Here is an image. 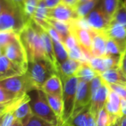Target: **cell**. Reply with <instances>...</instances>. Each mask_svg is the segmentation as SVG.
<instances>
[{"label":"cell","instance_id":"cb8c5ba5","mask_svg":"<svg viewBox=\"0 0 126 126\" xmlns=\"http://www.w3.org/2000/svg\"><path fill=\"white\" fill-rule=\"evenodd\" d=\"M91 113V105L83 109L78 114L71 117L68 121L63 124L70 126H86L89 115Z\"/></svg>","mask_w":126,"mask_h":126},{"label":"cell","instance_id":"f907efd6","mask_svg":"<svg viewBox=\"0 0 126 126\" xmlns=\"http://www.w3.org/2000/svg\"><path fill=\"white\" fill-rule=\"evenodd\" d=\"M68 126V125H66V124H63V125H62V126Z\"/></svg>","mask_w":126,"mask_h":126},{"label":"cell","instance_id":"e0dca14e","mask_svg":"<svg viewBox=\"0 0 126 126\" xmlns=\"http://www.w3.org/2000/svg\"><path fill=\"white\" fill-rule=\"evenodd\" d=\"M105 108L107 111L114 117L118 118H122L123 117L121 109V97L111 89L105 104Z\"/></svg>","mask_w":126,"mask_h":126},{"label":"cell","instance_id":"ee69618b","mask_svg":"<svg viewBox=\"0 0 126 126\" xmlns=\"http://www.w3.org/2000/svg\"><path fill=\"white\" fill-rule=\"evenodd\" d=\"M121 67L123 69L125 74L126 75V52H125V54L123 55V59H122V64H121Z\"/></svg>","mask_w":126,"mask_h":126},{"label":"cell","instance_id":"6da1fadb","mask_svg":"<svg viewBox=\"0 0 126 126\" xmlns=\"http://www.w3.org/2000/svg\"><path fill=\"white\" fill-rule=\"evenodd\" d=\"M28 24L20 5L10 0H0V32L10 31L19 35Z\"/></svg>","mask_w":126,"mask_h":126},{"label":"cell","instance_id":"9a60e30c","mask_svg":"<svg viewBox=\"0 0 126 126\" xmlns=\"http://www.w3.org/2000/svg\"><path fill=\"white\" fill-rule=\"evenodd\" d=\"M106 35L116 41L122 47L124 53L126 52V27L111 21V24L106 31Z\"/></svg>","mask_w":126,"mask_h":126},{"label":"cell","instance_id":"30bf717a","mask_svg":"<svg viewBox=\"0 0 126 126\" xmlns=\"http://www.w3.org/2000/svg\"><path fill=\"white\" fill-rule=\"evenodd\" d=\"M92 95L91 90V83L79 79L75 108L71 117L78 114L83 109L92 104Z\"/></svg>","mask_w":126,"mask_h":126},{"label":"cell","instance_id":"f35d334b","mask_svg":"<svg viewBox=\"0 0 126 126\" xmlns=\"http://www.w3.org/2000/svg\"><path fill=\"white\" fill-rule=\"evenodd\" d=\"M103 83V79L101 77L100 75H97L96 78H94L92 82H91V90H92V97L96 94L102 84Z\"/></svg>","mask_w":126,"mask_h":126},{"label":"cell","instance_id":"ffe728a7","mask_svg":"<svg viewBox=\"0 0 126 126\" xmlns=\"http://www.w3.org/2000/svg\"><path fill=\"white\" fill-rule=\"evenodd\" d=\"M82 62L73 60L72 58L67 59L59 66L58 74L61 78H67L75 76Z\"/></svg>","mask_w":126,"mask_h":126},{"label":"cell","instance_id":"7bdbcfd3","mask_svg":"<svg viewBox=\"0 0 126 126\" xmlns=\"http://www.w3.org/2000/svg\"><path fill=\"white\" fill-rule=\"evenodd\" d=\"M121 109L123 117H126V100L121 98Z\"/></svg>","mask_w":126,"mask_h":126},{"label":"cell","instance_id":"b9f144b4","mask_svg":"<svg viewBox=\"0 0 126 126\" xmlns=\"http://www.w3.org/2000/svg\"><path fill=\"white\" fill-rule=\"evenodd\" d=\"M62 3L66 5L75 8V7L78 4V0H62Z\"/></svg>","mask_w":126,"mask_h":126},{"label":"cell","instance_id":"f1b7e54d","mask_svg":"<svg viewBox=\"0 0 126 126\" xmlns=\"http://www.w3.org/2000/svg\"><path fill=\"white\" fill-rule=\"evenodd\" d=\"M46 96H47L48 103L51 109H52L54 113L56 114V116L58 117L60 120V124H61V120L63 111V97L55 96V95H50L48 94H46Z\"/></svg>","mask_w":126,"mask_h":126},{"label":"cell","instance_id":"bcb514c9","mask_svg":"<svg viewBox=\"0 0 126 126\" xmlns=\"http://www.w3.org/2000/svg\"><path fill=\"white\" fill-rule=\"evenodd\" d=\"M10 1H13V2H15V3H16L17 4L20 5V6L22 7V5H23V4H24V2L25 0H10Z\"/></svg>","mask_w":126,"mask_h":126},{"label":"cell","instance_id":"4316f807","mask_svg":"<svg viewBox=\"0 0 126 126\" xmlns=\"http://www.w3.org/2000/svg\"><path fill=\"white\" fill-rule=\"evenodd\" d=\"M52 38L53 47H54L55 57H56L58 63L60 66L61 63H63L64 61H66L67 59L69 58V53L65 45L63 44L61 40L53 38Z\"/></svg>","mask_w":126,"mask_h":126},{"label":"cell","instance_id":"484cf974","mask_svg":"<svg viewBox=\"0 0 126 126\" xmlns=\"http://www.w3.org/2000/svg\"><path fill=\"white\" fill-rule=\"evenodd\" d=\"M47 22L49 23L61 35L62 41L71 34V23L61 21L52 18H48Z\"/></svg>","mask_w":126,"mask_h":126},{"label":"cell","instance_id":"836d02e7","mask_svg":"<svg viewBox=\"0 0 126 126\" xmlns=\"http://www.w3.org/2000/svg\"><path fill=\"white\" fill-rule=\"evenodd\" d=\"M89 63L92 67V69L99 75H102L105 72L108 71L105 57L92 58L89 61Z\"/></svg>","mask_w":126,"mask_h":126},{"label":"cell","instance_id":"ac0fdd59","mask_svg":"<svg viewBox=\"0 0 126 126\" xmlns=\"http://www.w3.org/2000/svg\"><path fill=\"white\" fill-rule=\"evenodd\" d=\"M100 75L109 84H115L126 88V75L122 67L109 69Z\"/></svg>","mask_w":126,"mask_h":126},{"label":"cell","instance_id":"d6986e66","mask_svg":"<svg viewBox=\"0 0 126 126\" xmlns=\"http://www.w3.org/2000/svg\"><path fill=\"white\" fill-rule=\"evenodd\" d=\"M41 90L46 94L63 97V83L59 75H52L44 84Z\"/></svg>","mask_w":126,"mask_h":126},{"label":"cell","instance_id":"f6af8a7d","mask_svg":"<svg viewBox=\"0 0 126 126\" xmlns=\"http://www.w3.org/2000/svg\"><path fill=\"white\" fill-rule=\"evenodd\" d=\"M120 126H126V117H123L121 118Z\"/></svg>","mask_w":126,"mask_h":126},{"label":"cell","instance_id":"681fc988","mask_svg":"<svg viewBox=\"0 0 126 126\" xmlns=\"http://www.w3.org/2000/svg\"><path fill=\"white\" fill-rule=\"evenodd\" d=\"M89 1V0H78V4L82 3V2H84V1Z\"/></svg>","mask_w":126,"mask_h":126},{"label":"cell","instance_id":"52a82bcc","mask_svg":"<svg viewBox=\"0 0 126 126\" xmlns=\"http://www.w3.org/2000/svg\"><path fill=\"white\" fill-rule=\"evenodd\" d=\"M0 87L18 95L27 94L30 91L34 90L26 73L20 76H15L1 80Z\"/></svg>","mask_w":126,"mask_h":126},{"label":"cell","instance_id":"2e32d148","mask_svg":"<svg viewBox=\"0 0 126 126\" xmlns=\"http://www.w3.org/2000/svg\"><path fill=\"white\" fill-rule=\"evenodd\" d=\"M38 25V30L41 33L43 43H44V50H45V54L47 60L53 65L55 69L58 73V69H59V65L58 63L55 54V50H54V47L52 44V38L49 33L39 24ZM59 75V74H58Z\"/></svg>","mask_w":126,"mask_h":126},{"label":"cell","instance_id":"83f0119b","mask_svg":"<svg viewBox=\"0 0 126 126\" xmlns=\"http://www.w3.org/2000/svg\"><path fill=\"white\" fill-rule=\"evenodd\" d=\"M49 11L50 9L47 7L44 1L41 0L32 21H34L40 26L44 25L47 22V18H49Z\"/></svg>","mask_w":126,"mask_h":126},{"label":"cell","instance_id":"7c38bea8","mask_svg":"<svg viewBox=\"0 0 126 126\" xmlns=\"http://www.w3.org/2000/svg\"><path fill=\"white\" fill-rule=\"evenodd\" d=\"M49 18L67 23H72L80 19L76 13L75 8L66 5L63 3L52 9H50Z\"/></svg>","mask_w":126,"mask_h":126},{"label":"cell","instance_id":"74e56055","mask_svg":"<svg viewBox=\"0 0 126 126\" xmlns=\"http://www.w3.org/2000/svg\"><path fill=\"white\" fill-rule=\"evenodd\" d=\"M16 120L13 112L7 113L1 116V126H10Z\"/></svg>","mask_w":126,"mask_h":126},{"label":"cell","instance_id":"c3c4849f","mask_svg":"<svg viewBox=\"0 0 126 126\" xmlns=\"http://www.w3.org/2000/svg\"><path fill=\"white\" fill-rule=\"evenodd\" d=\"M121 120V119H120ZM120 120L117 122V123H116L115 124H114V125H112V126H120Z\"/></svg>","mask_w":126,"mask_h":126},{"label":"cell","instance_id":"277c9868","mask_svg":"<svg viewBox=\"0 0 126 126\" xmlns=\"http://www.w3.org/2000/svg\"><path fill=\"white\" fill-rule=\"evenodd\" d=\"M27 94L30 97V104L34 115L44 119L54 126H60V120L51 109L44 92L41 89H35Z\"/></svg>","mask_w":126,"mask_h":126},{"label":"cell","instance_id":"e575fe53","mask_svg":"<svg viewBox=\"0 0 126 126\" xmlns=\"http://www.w3.org/2000/svg\"><path fill=\"white\" fill-rule=\"evenodd\" d=\"M111 21H115L126 27V6L124 2L122 1Z\"/></svg>","mask_w":126,"mask_h":126},{"label":"cell","instance_id":"7402d4cb","mask_svg":"<svg viewBox=\"0 0 126 126\" xmlns=\"http://www.w3.org/2000/svg\"><path fill=\"white\" fill-rule=\"evenodd\" d=\"M97 75H99V74L92 69L89 62H82L75 75V76L80 80L88 83H91L92 80Z\"/></svg>","mask_w":126,"mask_h":126},{"label":"cell","instance_id":"3957f363","mask_svg":"<svg viewBox=\"0 0 126 126\" xmlns=\"http://www.w3.org/2000/svg\"><path fill=\"white\" fill-rule=\"evenodd\" d=\"M58 72L53 65L47 59L36 60L28 62V67L26 72L30 83L34 90L41 89L44 84Z\"/></svg>","mask_w":126,"mask_h":126},{"label":"cell","instance_id":"d4e9b609","mask_svg":"<svg viewBox=\"0 0 126 126\" xmlns=\"http://www.w3.org/2000/svg\"><path fill=\"white\" fill-rule=\"evenodd\" d=\"M100 0H89L78 4L75 7L76 13L80 19H83L94 9H95L100 3Z\"/></svg>","mask_w":126,"mask_h":126},{"label":"cell","instance_id":"4dcf8cb0","mask_svg":"<svg viewBox=\"0 0 126 126\" xmlns=\"http://www.w3.org/2000/svg\"><path fill=\"white\" fill-rule=\"evenodd\" d=\"M124 52L120 45L114 39L107 36L106 41V55L107 56H118L123 57Z\"/></svg>","mask_w":126,"mask_h":126},{"label":"cell","instance_id":"ab89813d","mask_svg":"<svg viewBox=\"0 0 126 126\" xmlns=\"http://www.w3.org/2000/svg\"><path fill=\"white\" fill-rule=\"evenodd\" d=\"M47 7L49 9H52L62 3V0H44Z\"/></svg>","mask_w":126,"mask_h":126},{"label":"cell","instance_id":"8992f818","mask_svg":"<svg viewBox=\"0 0 126 126\" xmlns=\"http://www.w3.org/2000/svg\"><path fill=\"white\" fill-rule=\"evenodd\" d=\"M111 21L99 6L94 9L83 19H79V23L82 26L92 30L102 32H106Z\"/></svg>","mask_w":126,"mask_h":126},{"label":"cell","instance_id":"60d3db41","mask_svg":"<svg viewBox=\"0 0 126 126\" xmlns=\"http://www.w3.org/2000/svg\"><path fill=\"white\" fill-rule=\"evenodd\" d=\"M86 126H97V120H95V118L92 116L91 113L88 117Z\"/></svg>","mask_w":126,"mask_h":126},{"label":"cell","instance_id":"5bb4252c","mask_svg":"<svg viewBox=\"0 0 126 126\" xmlns=\"http://www.w3.org/2000/svg\"><path fill=\"white\" fill-rule=\"evenodd\" d=\"M92 49L93 58H103L106 56L107 35L105 32L92 30Z\"/></svg>","mask_w":126,"mask_h":126},{"label":"cell","instance_id":"816d5d0a","mask_svg":"<svg viewBox=\"0 0 126 126\" xmlns=\"http://www.w3.org/2000/svg\"><path fill=\"white\" fill-rule=\"evenodd\" d=\"M124 4H125V5L126 6V0H125V2H124Z\"/></svg>","mask_w":126,"mask_h":126},{"label":"cell","instance_id":"5b68a950","mask_svg":"<svg viewBox=\"0 0 126 126\" xmlns=\"http://www.w3.org/2000/svg\"><path fill=\"white\" fill-rule=\"evenodd\" d=\"M61 79L63 83V111L61 120L60 126L68 121V120L71 117L73 113L79 83V78H78L76 76Z\"/></svg>","mask_w":126,"mask_h":126},{"label":"cell","instance_id":"7a4b0ae2","mask_svg":"<svg viewBox=\"0 0 126 126\" xmlns=\"http://www.w3.org/2000/svg\"><path fill=\"white\" fill-rule=\"evenodd\" d=\"M19 38L26 51L28 62L40 59L47 60L37 23L31 21L19 34Z\"/></svg>","mask_w":126,"mask_h":126},{"label":"cell","instance_id":"7dc6e473","mask_svg":"<svg viewBox=\"0 0 126 126\" xmlns=\"http://www.w3.org/2000/svg\"><path fill=\"white\" fill-rule=\"evenodd\" d=\"M10 126H23V124H22L19 120H16L13 123V124Z\"/></svg>","mask_w":126,"mask_h":126},{"label":"cell","instance_id":"4fadbf2b","mask_svg":"<svg viewBox=\"0 0 126 126\" xmlns=\"http://www.w3.org/2000/svg\"><path fill=\"white\" fill-rule=\"evenodd\" d=\"M110 88L107 83L103 80V83L96 93V94L92 97L91 104V114L97 120L99 112L105 107L106 102L107 100Z\"/></svg>","mask_w":126,"mask_h":126},{"label":"cell","instance_id":"ba28073f","mask_svg":"<svg viewBox=\"0 0 126 126\" xmlns=\"http://www.w3.org/2000/svg\"><path fill=\"white\" fill-rule=\"evenodd\" d=\"M1 54H4L10 61L21 66L26 71L28 67V59L24 47L19 37L13 43L6 47L3 50H0Z\"/></svg>","mask_w":126,"mask_h":126},{"label":"cell","instance_id":"9c48e42d","mask_svg":"<svg viewBox=\"0 0 126 126\" xmlns=\"http://www.w3.org/2000/svg\"><path fill=\"white\" fill-rule=\"evenodd\" d=\"M71 32L77 39L80 46L88 55V56L90 58H93L92 53V30L82 26L79 23V20H77L71 23Z\"/></svg>","mask_w":126,"mask_h":126},{"label":"cell","instance_id":"44dd1931","mask_svg":"<svg viewBox=\"0 0 126 126\" xmlns=\"http://www.w3.org/2000/svg\"><path fill=\"white\" fill-rule=\"evenodd\" d=\"M30 97L29 96L17 108V109L14 112L16 120H19L23 124V126H24L33 115L30 104Z\"/></svg>","mask_w":126,"mask_h":126},{"label":"cell","instance_id":"8d00e7d4","mask_svg":"<svg viewBox=\"0 0 126 126\" xmlns=\"http://www.w3.org/2000/svg\"><path fill=\"white\" fill-rule=\"evenodd\" d=\"M24 126H54L52 123L44 120V119L36 116L32 115V117L28 120V122Z\"/></svg>","mask_w":126,"mask_h":126},{"label":"cell","instance_id":"d6a6232c","mask_svg":"<svg viewBox=\"0 0 126 126\" xmlns=\"http://www.w3.org/2000/svg\"><path fill=\"white\" fill-rule=\"evenodd\" d=\"M19 37V35L14 32L1 31L0 32V50H3L6 47L13 43Z\"/></svg>","mask_w":126,"mask_h":126},{"label":"cell","instance_id":"8fae6325","mask_svg":"<svg viewBox=\"0 0 126 126\" xmlns=\"http://www.w3.org/2000/svg\"><path fill=\"white\" fill-rule=\"evenodd\" d=\"M26 70L19 65L10 61L4 54L0 55V80L20 76L26 73Z\"/></svg>","mask_w":126,"mask_h":126},{"label":"cell","instance_id":"f546056e","mask_svg":"<svg viewBox=\"0 0 126 126\" xmlns=\"http://www.w3.org/2000/svg\"><path fill=\"white\" fill-rule=\"evenodd\" d=\"M121 118L111 115L104 107L98 114L97 118V126H111L117 123Z\"/></svg>","mask_w":126,"mask_h":126},{"label":"cell","instance_id":"d590c367","mask_svg":"<svg viewBox=\"0 0 126 126\" xmlns=\"http://www.w3.org/2000/svg\"><path fill=\"white\" fill-rule=\"evenodd\" d=\"M20 96H22V95H18V94L12 93V92L0 87V104H5L8 102H10V101L15 100L16 98H17Z\"/></svg>","mask_w":126,"mask_h":126},{"label":"cell","instance_id":"1f68e13d","mask_svg":"<svg viewBox=\"0 0 126 126\" xmlns=\"http://www.w3.org/2000/svg\"><path fill=\"white\" fill-rule=\"evenodd\" d=\"M40 1L41 0H25L24 1L22 5V9L25 15V17L29 23L32 20L33 16L38 6Z\"/></svg>","mask_w":126,"mask_h":126},{"label":"cell","instance_id":"603a6c76","mask_svg":"<svg viewBox=\"0 0 126 126\" xmlns=\"http://www.w3.org/2000/svg\"><path fill=\"white\" fill-rule=\"evenodd\" d=\"M121 3V0H100L98 6L111 21Z\"/></svg>","mask_w":126,"mask_h":126}]
</instances>
